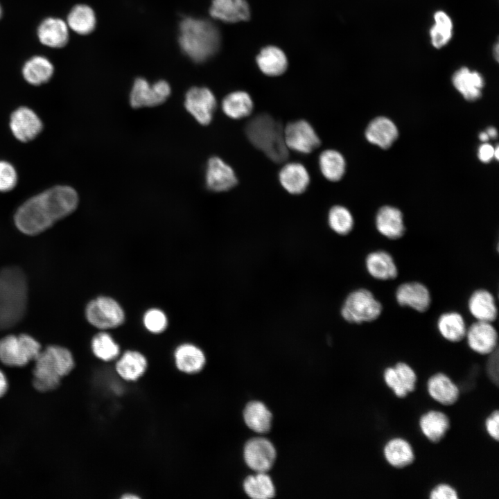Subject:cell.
I'll list each match as a JSON object with an SVG mask.
<instances>
[{"label":"cell","mask_w":499,"mask_h":499,"mask_svg":"<svg viewBox=\"0 0 499 499\" xmlns=\"http://www.w3.org/2000/svg\"><path fill=\"white\" fill-rule=\"evenodd\" d=\"M478 156L481 161L488 163L494 157V148L489 143H485L480 146Z\"/></svg>","instance_id":"cell-48"},{"label":"cell","mask_w":499,"mask_h":499,"mask_svg":"<svg viewBox=\"0 0 499 499\" xmlns=\"http://www.w3.org/2000/svg\"><path fill=\"white\" fill-rule=\"evenodd\" d=\"M220 42L218 28L208 20L185 17L180 24V46L195 62H204L214 55Z\"/></svg>","instance_id":"cell-2"},{"label":"cell","mask_w":499,"mask_h":499,"mask_svg":"<svg viewBox=\"0 0 499 499\" xmlns=\"http://www.w3.org/2000/svg\"><path fill=\"white\" fill-rule=\"evenodd\" d=\"M485 428L489 436L498 441L499 439V412L498 410L493 411L487 418Z\"/></svg>","instance_id":"cell-46"},{"label":"cell","mask_w":499,"mask_h":499,"mask_svg":"<svg viewBox=\"0 0 499 499\" xmlns=\"http://www.w3.org/2000/svg\"><path fill=\"white\" fill-rule=\"evenodd\" d=\"M431 499H457L456 490L447 484H437L430 493Z\"/></svg>","instance_id":"cell-45"},{"label":"cell","mask_w":499,"mask_h":499,"mask_svg":"<svg viewBox=\"0 0 499 499\" xmlns=\"http://www.w3.org/2000/svg\"><path fill=\"white\" fill-rule=\"evenodd\" d=\"M469 347L480 355H489L498 347V334L492 322L475 320L467 327Z\"/></svg>","instance_id":"cell-14"},{"label":"cell","mask_w":499,"mask_h":499,"mask_svg":"<svg viewBox=\"0 0 499 499\" xmlns=\"http://www.w3.org/2000/svg\"><path fill=\"white\" fill-rule=\"evenodd\" d=\"M469 313L477 321L493 322L498 315L496 298L493 293L486 288L473 290L467 300Z\"/></svg>","instance_id":"cell-19"},{"label":"cell","mask_w":499,"mask_h":499,"mask_svg":"<svg viewBox=\"0 0 499 499\" xmlns=\"http://www.w3.org/2000/svg\"><path fill=\"white\" fill-rule=\"evenodd\" d=\"M319 170L323 177L330 182L340 180L345 173L346 162L343 155L334 149L323 150L318 158Z\"/></svg>","instance_id":"cell-34"},{"label":"cell","mask_w":499,"mask_h":499,"mask_svg":"<svg viewBox=\"0 0 499 499\" xmlns=\"http://www.w3.org/2000/svg\"><path fill=\"white\" fill-rule=\"evenodd\" d=\"M394 367L401 385L408 393L413 392L415 389L417 379V374L414 369L404 362L396 363Z\"/></svg>","instance_id":"cell-42"},{"label":"cell","mask_w":499,"mask_h":499,"mask_svg":"<svg viewBox=\"0 0 499 499\" xmlns=\"http://www.w3.org/2000/svg\"><path fill=\"white\" fill-rule=\"evenodd\" d=\"M243 417L246 425L258 433H265L271 427L272 414L260 401H252L245 408Z\"/></svg>","instance_id":"cell-36"},{"label":"cell","mask_w":499,"mask_h":499,"mask_svg":"<svg viewBox=\"0 0 499 499\" xmlns=\"http://www.w3.org/2000/svg\"><path fill=\"white\" fill-rule=\"evenodd\" d=\"M8 383L6 378L1 371H0V397L3 396L7 390Z\"/></svg>","instance_id":"cell-49"},{"label":"cell","mask_w":499,"mask_h":499,"mask_svg":"<svg viewBox=\"0 0 499 499\" xmlns=\"http://www.w3.org/2000/svg\"><path fill=\"white\" fill-rule=\"evenodd\" d=\"M486 132L488 134L489 138L491 137V138L495 139L497 137V131H496V128L493 127H489L487 130Z\"/></svg>","instance_id":"cell-50"},{"label":"cell","mask_w":499,"mask_h":499,"mask_svg":"<svg viewBox=\"0 0 499 499\" xmlns=\"http://www.w3.org/2000/svg\"><path fill=\"white\" fill-rule=\"evenodd\" d=\"M281 187L288 193L298 195L304 193L310 182V174L304 165L297 161L287 162L279 171Z\"/></svg>","instance_id":"cell-18"},{"label":"cell","mask_w":499,"mask_h":499,"mask_svg":"<svg viewBox=\"0 0 499 499\" xmlns=\"http://www.w3.org/2000/svg\"><path fill=\"white\" fill-rule=\"evenodd\" d=\"M436 327L444 339L450 342H459L465 338L468 326L460 313L449 310L439 315Z\"/></svg>","instance_id":"cell-23"},{"label":"cell","mask_w":499,"mask_h":499,"mask_svg":"<svg viewBox=\"0 0 499 499\" xmlns=\"http://www.w3.org/2000/svg\"><path fill=\"white\" fill-rule=\"evenodd\" d=\"M209 14L225 23H236L248 20L250 10L245 0H212Z\"/></svg>","instance_id":"cell-21"},{"label":"cell","mask_w":499,"mask_h":499,"mask_svg":"<svg viewBox=\"0 0 499 499\" xmlns=\"http://www.w3.org/2000/svg\"><path fill=\"white\" fill-rule=\"evenodd\" d=\"M33 385L41 392L57 388L62 377L67 375L74 367L71 353L60 346H49L41 351L35 359Z\"/></svg>","instance_id":"cell-5"},{"label":"cell","mask_w":499,"mask_h":499,"mask_svg":"<svg viewBox=\"0 0 499 499\" xmlns=\"http://www.w3.org/2000/svg\"><path fill=\"white\" fill-rule=\"evenodd\" d=\"M177 369L184 373L194 374L202 369L206 362L204 352L192 344L180 345L174 353Z\"/></svg>","instance_id":"cell-27"},{"label":"cell","mask_w":499,"mask_h":499,"mask_svg":"<svg viewBox=\"0 0 499 499\" xmlns=\"http://www.w3.org/2000/svg\"><path fill=\"white\" fill-rule=\"evenodd\" d=\"M171 94L168 82L159 80L150 84L143 78H137L131 89L129 102L134 109L155 107L164 103Z\"/></svg>","instance_id":"cell-10"},{"label":"cell","mask_w":499,"mask_h":499,"mask_svg":"<svg viewBox=\"0 0 499 499\" xmlns=\"http://www.w3.org/2000/svg\"><path fill=\"white\" fill-rule=\"evenodd\" d=\"M368 274L378 281H391L397 278L399 269L392 255L384 250L369 252L364 261Z\"/></svg>","instance_id":"cell-17"},{"label":"cell","mask_w":499,"mask_h":499,"mask_svg":"<svg viewBox=\"0 0 499 499\" xmlns=\"http://www.w3.org/2000/svg\"><path fill=\"white\" fill-rule=\"evenodd\" d=\"M383 378L385 384L397 397L404 398L408 394V392L400 383L394 366L388 367L384 370Z\"/></svg>","instance_id":"cell-44"},{"label":"cell","mask_w":499,"mask_h":499,"mask_svg":"<svg viewBox=\"0 0 499 499\" xmlns=\"http://www.w3.org/2000/svg\"><path fill=\"white\" fill-rule=\"evenodd\" d=\"M429 395L437 402L444 405L454 404L459 399L457 386L444 373H436L427 382Z\"/></svg>","instance_id":"cell-24"},{"label":"cell","mask_w":499,"mask_h":499,"mask_svg":"<svg viewBox=\"0 0 499 499\" xmlns=\"http://www.w3.org/2000/svg\"><path fill=\"white\" fill-rule=\"evenodd\" d=\"M147 365V360L142 353L128 351L116 362V370L123 379L134 381L143 376Z\"/></svg>","instance_id":"cell-33"},{"label":"cell","mask_w":499,"mask_h":499,"mask_svg":"<svg viewBox=\"0 0 499 499\" xmlns=\"http://www.w3.org/2000/svg\"><path fill=\"white\" fill-rule=\"evenodd\" d=\"M479 139H480L482 141L485 142V141H487L489 140V137L488 134H487V132H481V133L479 134Z\"/></svg>","instance_id":"cell-51"},{"label":"cell","mask_w":499,"mask_h":499,"mask_svg":"<svg viewBox=\"0 0 499 499\" xmlns=\"http://www.w3.org/2000/svg\"><path fill=\"white\" fill-rule=\"evenodd\" d=\"M54 67L51 61L41 55L28 60L23 66L22 75L27 82L38 86L47 82L52 77Z\"/></svg>","instance_id":"cell-32"},{"label":"cell","mask_w":499,"mask_h":499,"mask_svg":"<svg viewBox=\"0 0 499 499\" xmlns=\"http://www.w3.org/2000/svg\"><path fill=\"white\" fill-rule=\"evenodd\" d=\"M28 301L26 276L17 267L0 271V330L16 325L24 316Z\"/></svg>","instance_id":"cell-3"},{"label":"cell","mask_w":499,"mask_h":499,"mask_svg":"<svg viewBox=\"0 0 499 499\" xmlns=\"http://www.w3.org/2000/svg\"><path fill=\"white\" fill-rule=\"evenodd\" d=\"M248 476L243 482L246 494L254 499H268L275 495V489L270 477L266 472H256Z\"/></svg>","instance_id":"cell-38"},{"label":"cell","mask_w":499,"mask_h":499,"mask_svg":"<svg viewBox=\"0 0 499 499\" xmlns=\"http://www.w3.org/2000/svg\"><path fill=\"white\" fill-rule=\"evenodd\" d=\"M499 148L498 146L494 148V157L498 160V155H499Z\"/></svg>","instance_id":"cell-52"},{"label":"cell","mask_w":499,"mask_h":499,"mask_svg":"<svg viewBox=\"0 0 499 499\" xmlns=\"http://www.w3.org/2000/svg\"><path fill=\"white\" fill-rule=\"evenodd\" d=\"M96 15L93 9L85 4L76 5L67 19L69 28L80 35L91 33L95 28Z\"/></svg>","instance_id":"cell-35"},{"label":"cell","mask_w":499,"mask_h":499,"mask_svg":"<svg viewBox=\"0 0 499 499\" xmlns=\"http://www.w3.org/2000/svg\"><path fill=\"white\" fill-rule=\"evenodd\" d=\"M10 128L17 139L28 142L40 134L43 124L33 110L27 107H20L11 114Z\"/></svg>","instance_id":"cell-16"},{"label":"cell","mask_w":499,"mask_h":499,"mask_svg":"<svg viewBox=\"0 0 499 499\" xmlns=\"http://www.w3.org/2000/svg\"><path fill=\"white\" fill-rule=\"evenodd\" d=\"M396 303L402 307L423 313L428 310L432 304V296L429 288L417 281L403 282L395 290Z\"/></svg>","instance_id":"cell-13"},{"label":"cell","mask_w":499,"mask_h":499,"mask_svg":"<svg viewBox=\"0 0 499 499\" xmlns=\"http://www.w3.org/2000/svg\"><path fill=\"white\" fill-rule=\"evenodd\" d=\"M78 195L69 186H56L32 197L16 211V227L27 235L38 234L77 208Z\"/></svg>","instance_id":"cell-1"},{"label":"cell","mask_w":499,"mask_h":499,"mask_svg":"<svg viewBox=\"0 0 499 499\" xmlns=\"http://www.w3.org/2000/svg\"><path fill=\"white\" fill-rule=\"evenodd\" d=\"M91 349L98 358L104 361L115 359L120 353L119 346L106 332L98 333L93 338Z\"/></svg>","instance_id":"cell-40"},{"label":"cell","mask_w":499,"mask_h":499,"mask_svg":"<svg viewBox=\"0 0 499 499\" xmlns=\"http://www.w3.org/2000/svg\"><path fill=\"white\" fill-rule=\"evenodd\" d=\"M286 146L290 150L310 154L321 145V140L313 126L305 119L287 123L283 128Z\"/></svg>","instance_id":"cell-9"},{"label":"cell","mask_w":499,"mask_h":499,"mask_svg":"<svg viewBox=\"0 0 499 499\" xmlns=\"http://www.w3.org/2000/svg\"><path fill=\"white\" fill-rule=\"evenodd\" d=\"M419 427L424 436L431 442L440 441L450 428V420L442 412L430 410L422 414Z\"/></svg>","instance_id":"cell-29"},{"label":"cell","mask_w":499,"mask_h":499,"mask_svg":"<svg viewBox=\"0 0 499 499\" xmlns=\"http://www.w3.org/2000/svg\"><path fill=\"white\" fill-rule=\"evenodd\" d=\"M40 351V343L26 334L10 335L0 340V360L8 366H24L35 360Z\"/></svg>","instance_id":"cell-7"},{"label":"cell","mask_w":499,"mask_h":499,"mask_svg":"<svg viewBox=\"0 0 499 499\" xmlns=\"http://www.w3.org/2000/svg\"><path fill=\"white\" fill-rule=\"evenodd\" d=\"M186 111L202 125H207L213 120L217 107L213 93L205 87H193L185 94Z\"/></svg>","instance_id":"cell-11"},{"label":"cell","mask_w":499,"mask_h":499,"mask_svg":"<svg viewBox=\"0 0 499 499\" xmlns=\"http://www.w3.org/2000/svg\"><path fill=\"white\" fill-rule=\"evenodd\" d=\"M1 15H2V9H1V6H0V18H1Z\"/></svg>","instance_id":"cell-55"},{"label":"cell","mask_w":499,"mask_h":499,"mask_svg":"<svg viewBox=\"0 0 499 499\" xmlns=\"http://www.w3.org/2000/svg\"><path fill=\"white\" fill-rule=\"evenodd\" d=\"M487 364V371L489 377L492 381L498 384V348L489 354Z\"/></svg>","instance_id":"cell-47"},{"label":"cell","mask_w":499,"mask_h":499,"mask_svg":"<svg viewBox=\"0 0 499 499\" xmlns=\"http://www.w3.org/2000/svg\"><path fill=\"white\" fill-rule=\"evenodd\" d=\"M221 108L229 118L239 120L250 116L254 110L251 96L245 91H234L222 99Z\"/></svg>","instance_id":"cell-28"},{"label":"cell","mask_w":499,"mask_h":499,"mask_svg":"<svg viewBox=\"0 0 499 499\" xmlns=\"http://www.w3.org/2000/svg\"><path fill=\"white\" fill-rule=\"evenodd\" d=\"M375 225L380 235L393 240L401 238L406 230L401 210L388 205L383 206L378 210Z\"/></svg>","instance_id":"cell-20"},{"label":"cell","mask_w":499,"mask_h":499,"mask_svg":"<svg viewBox=\"0 0 499 499\" xmlns=\"http://www.w3.org/2000/svg\"><path fill=\"white\" fill-rule=\"evenodd\" d=\"M452 82L457 90L469 101L476 100L481 96L484 84L482 76L478 72L471 71L466 67L455 71Z\"/></svg>","instance_id":"cell-26"},{"label":"cell","mask_w":499,"mask_h":499,"mask_svg":"<svg viewBox=\"0 0 499 499\" xmlns=\"http://www.w3.org/2000/svg\"><path fill=\"white\" fill-rule=\"evenodd\" d=\"M123 498L128 499V498H137L138 496H134V495H125L122 497Z\"/></svg>","instance_id":"cell-53"},{"label":"cell","mask_w":499,"mask_h":499,"mask_svg":"<svg viewBox=\"0 0 499 499\" xmlns=\"http://www.w3.org/2000/svg\"><path fill=\"white\" fill-rule=\"evenodd\" d=\"M383 311L382 303L367 288L351 289L340 307L342 319L351 325H361L377 320Z\"/></svg>","instance_id":"cell-6"},{"label":"cell","mask_w":499,"mask_h":499,"mask_svg":"<svg viewBox=\"0 0 499 499\" xmlns=\"http://www.w3.org/2000/svg\"><path fill=\"white\" fill-rule=\"evenodd\" d=\"M367 140L383 149L389 148L398 137L395 124L389 119L380 116L372 120L365 130Z\"/></svg>","instance_id":"cell-25"},{"label":"cell","mask_w":499,"mask_h":499,"mask_svg":"<svg viewBox=\"0 0 499 499\" xmlns=\"http://www.w3.org/2000/svg\"><path fill=\"white\" fill-rule=\"evenodd\" d=\"M383 453L388 464L396 469L405 468L414 460L412 446L400 437L389 439L384 446Z\"/></svg>","instance_id":"cell-31"},{"label":"cell","mask_w":499,"mask_h":499,"mask_svg":"<svg viewBox=\"0 0 499 499\" xmlns=\"http://www.w3.org/2000/svg\"><path fill=\"white\" fill-rule=\"evenodd\" d=\"M434 19L435 24L431 28L430 35L433 46L439 49L451 38L453 24L449 16L443 11H437Z\"/></svg>","instance_id":"cell-39"},{"label":"cell","mask_w":499,"mask_h":499,"mask_svg":"<svg viewBox=\"0 0 499 499\" xmlns=\"http://www.w3.org/2000/svg\"><path fill=\"white\" fill-rule=\"evenodd\" d=\"M237 175L233 168L218 156L208 159L205 170V184L212 192L229 191L238 184Z\"/></svg>","instance_id":"cell-12"},{"label":"cell","mask_w":499,"mask_h":499,"mask_svg":"<svg viewBox=\"0 0 499 499\" xmlns=\"http://www.w3.org/2000/svg\"><path fill=\"white\" fill-rule=\"evenodd\" d=\"M85 316L92 326L103 330L118 327L125 320L121 305L113 298L106 296L91 300L86 307Z\"/></svg>","instance_id":"cell-8"},{"label":"cell","mask_w":499,"mask_h":499,"mask_svg":"<svg viewBox=\"0 0 499 499\" xmlns=\"http://www.w3.org/2000/svg\"><path fill=\"white\" fill-rule=\"evenodd\" d=\"M275 458V448L267 439L253 438L250 439L245 446V462L251 469L256 472L269 471L272 466Z\"/></svg>","instance_id":"cell-15"},{"label":"cell","mask_w":499,"mask_h":499,"mask_svg":"<svg viewBox=\"0 0 499 499\" xmlns=\"http://www.w3.org/2000/svg\"><path fill=\"white\" fill-rule=\"evenodd\" d=\"M17 183V174L14 166L8 161H0V191H10Z\"/></svg>","instance_id":"cell-43"},{"label":"cell","mask_w":499,"mask_h":499,"mask_svg":"<svg viewBox=\"0 0 499 499\" xmlns=\"http://www.w3.org/2000/svg\"><path fill=\"white\" fill-rule=\"evenodd\" d=\"M37 36L43 45L62 48L68 42L69 27L67 22L60 18L48 17L38 26Z\"/></svg>","instance_id":"cell-22"},{"label":"cell","mask_w":499,"mask_h":499,"mask_svg":"<svg viewBox=\"0 0 499 499\" xmlns=\"http://www.w3.org/2000/svg\"><path fill=\"white\" fill-rule=\"evenodd\" d=\"M282 123L268 113H259L251 118L245 126L250 143L276 164L285 162L289 157Z\"/></svg>","instance_id":"cell-4"},{"label":"cell","mask_w":499,"mask_h":499,"mask_svg":"<svg viewBox=\"0 0 499 499\" xmlns=\"http://www.w3.org/2000/svg\"><path fill=\"white\" fill-rule=\"evenodd\" d=\"M495 52H496L495 56H496V60H498V44H496V45Z\"/></svg>","instance_id":"cell-54"},{"label":"cell","mask_w":499,"mask_h":499,"mask_svg":"<svg viewBox=\"0 0 499 499\" xmlns=\"http://www.w3.org/2000/svg\"><path fill=\"white\" fill-rule=\"evenodd\" d=\"M146 329L152 333H160L167 327L168 319L166 314L160 309L151 308L143 315Z\"/></svg>","instance_id":"cell-41"},{"label":"cell","mask_w":499,"mask_h":499,"mask_svg":"<svg viewBox=\"0 0 499 499\" xmlns=\"http://www.w3.org/2000/svg\"><path fill=\"white\" fill-rule=\"evenodd\" d=\"M326 224L334 234L346 236L353 230L355 221L350 210L344 206L335 204L330 207L326 215Z\"/></svg>","instance_id":"cell-37"},{"label":"cell","mask_w":499,"mask_h":499,"mask_svg":"<svg viewBox=\"0 0 499 499\" xmlns=\"http://www.w3.org/2000/svg\"><path fill=\"white\" fill-rule=\"evenodd\" d=\"M256 63L261 72L268 76H279L288 68L285 53L274 46L262 49L256 57Z\"/></svg>","instance_id":"cell-30"}]
</instances>
